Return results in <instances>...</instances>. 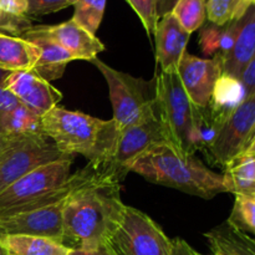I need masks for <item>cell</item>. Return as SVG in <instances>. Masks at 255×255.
<instances>
[{"mask_svg": "<svg viewBox=\"0 0 255 255\" xmlns=\"http://www.w3.org/2000/svg\"><path fill=\"white\" fill-rule=\"evenodd\" d=\"M120 183L106 182L72 194L64 209V244L94 251L110 244L126 212Z\"/></svg>", "mask_w": 255, "mask_h": 255, "instance_id": "6da1fadb", "label": "cell"}, {"mask_svg": "<svg viewBox=\"0 0 255 255\" xmlns=\"http://www.w3.org/2000/svg\"><path fill=\"white\" fill-rule=\"evenodd\" d=\"M156 114L168 143L182 156H194L206 148L216 134L204 110L187 95L177 72H159L154 85Z\"/></svg>", "mask_w": 255, "mask_h": 255, "instance_id": "7a4b0ae2", "label": "cell"}, {"mask_svg": "<svg viewBox=\"0 0 255 255\" xmlns=\"http://www.w3.org/2000/svg\"><path fill=\"white\" fill-rule=\"evenodd\" d=\"M41 122L44 134L67 156L81 154L91 163L109 164L120 133L114 120L104 121L55 106L41 117Z\"/></svg>", "mask_w": 255, "mask_h": 255, "instance_id": "3957f363", "label": "cell"}, {"mask_svg": "<svg viewBox=\"0 0 255 255\" xmlns=\"http://www.w3.org/2000/svg\"><path fill=\"white\" fill-rule=\"evenodd\" d=\"M131 172L147 181L211 199L226 193L223 174L207 168L194 156H182L169 143L152 147L137 158Z\"/></svg>", "mask_w": 255, "mask_h": 255, "instance_id": "277c9868", "label": "cell"}, {"mask_svg": "<svg viewBox=\"0 0 255 255\" xmlns=\"http://www.w3.org/2000/svg\"><path fill=\"white\" fill-rule=\"evenodd\" d=\"M92 64L100 70L109 86L114 121L120 129L139 125L156 116L154 87L142 79L119 71L95 57Z\"/></svg>", "mask_w": 255, "mask_h": 255, "instance_id": "5b68a950", "label": "cell"}, {"mask_svg": "<svg viewBox=\"0 0 255 255\" xmlns=\"http://www.w3.org/2000/svg\"><path fill=\"white\" fill-rule=\"evenodd\" d=\"M110 246L117 255H172V241L149 216L126 207Z\"/></svg>", "mask_w": 255, "mask_h": 255, "instance_id": "8992f818", "label": "cell"}, {"mask_svg": "<svg viewBox=\"0 0 255 255\" xmlns=\"http://www.w3.org/2000/svg\"><path fill=\"white\" fill-rule=\"evenodd\" d=\"M70 158L44 133L17 139L0 157V192L39 167Z\"/></svg>", "mask_w": 255, "mask_h": 255, "instance_id": "52a82bcc", "label": "cell"}, {"mask_svg": "<svg viewBox=\"0 0 255 255\" xmlns=\"http://www.w3.org/2000/svg\"><path fill=\"white\" fill-rule=\"evenodd\" d=\"M255 127V95L247 97L223 122L206 147L216 163L227 167L243 153Z\"/></svg>", "mask_w": 255, "mask_h": 255, "instance_id": "ba28073f", "label": "cell"}, {"mask_svg": "<svg viewBox=\"0 0 255 255\" xmlns=\"http://www.w3.org/2000/svg\"><path fill=\"white\" fill-rule=\"evenodd\" d=\"M161 143H168V139L156 114L142 124L120 129L114 154L107 167L121 182L131 172L132 164L141 154Z\"/></svg>", "mask_w": 255, "mask_h": 255, "instance_id": "9c48e42d", "label": "cell"}, {"mask_svg": "<svg viewBox=\"0 0 255 255\" xmlns=\"http://www.w3.org/2000/svg\"><path fill=\"white\" fill-rule=\"evenodd\" d=\"M69 198L51 206L0 217V234L45 237L64 244V209Z\"/></svg>", "mask_w": 255, "mask_h": 255, "instance_id": "30bf717a", "label": "cell"}, {"mask_svg": "<svg viewBox=\"0 0 255 255\" xmlns=\"http://www.w3.org/2000/svg\"><path fill=\"white\" fill-rule=\"evenodd\" d=\"M177 74L191 101L203 111L208 107L217 80L222 75V61L217 56L201 59L186 52Z\"/></svg>", "mask_w": 255, "mask_h": 255, "instance_id": "8fae6325", "label": "cell"}, {"mask_svg": "<svg viewBox=\"0 0 255 255\" xmlns=\"http://www.w3.org/2000/svg\"><path fill=\"white\" fill-rule=\"evenodd\" d=\"M4 87L19 100L22 106L41 117L57 106L62 99V94L56 87L32 70L10 72Z\"/></svg>", "mask_w": 255, "mask_h": 255, "instance_id": "7c38bea8", "label": "cell"}, {"mask_svg": "<svg viewBox=\"0 0 255 255\" xmlns=\"http://www.w3.org/2000/svg\"><path fill=\"white\" fill-rule=\"evenodd\" d=\"M31 30L59 44L70 52L75 60L91 62L100 52L105 50V45L97 39L96 35L90 34L72 19L57 25L31 26Z\"/></svg>", "mask_w": 255, "mask_h": 255, "instance_id": "4fadbf2b", "label": "cell"}, {"mask_svg": "<svg viewBox=\"0 0 255 255\" xmlns=\"http://www.w3.org/2000/svg\"><path fill=\"white\" fill-rule=\"evenodd\" d=\"M153 35L156 37V61L161 71L177 72L179 62L187 52L191 34L171 12L158 20Z\"/></svg>", "mask_w": 255, "mask_h": 255, "instance_id": "5bb4252c", "label": "cell"}, {"mask_svg": "<svg viewBox=\"0 0 255 255\" xmlns=\"http://www.w3.org/2000/svg\"><path fill=\"white\" fill-rule=\"evenodd\" d=\"M247 99L246 89L241 80L222 74L217 80L208 107L204 110L207 120L216 129V133L232 112Z\"/></svg>", "mask_w": 255, "mask_h": 255, "instance_id": "9a60e30c", "label": "cell"}, {"mask_svg": "<svg viewBox=\"0 0 255 255\" xmlns=\"http://www.w3.org/2000/svg\"><path fill=\"white\" fill-rule=\"evenodd\" d=\"M21 37L31 42L36 51V62L32 71L36 72L46 81L50 82L52 80L61 79L67 64L75 61L72 55L67 52L64 47H61L49 37L34 32L31 27Z\"/></svg>", "mask_w": 255, "mask_h": 255, "instance_id": "2e32d148", "label": "cell"}, {"mask_svg": "<svg viewBox=\"0 0 255 255\" xmlns=\"http://www.w3.org/2000/svg\"><path fill=\"white\" fill-rule=\"evenodd\" d=\"M255 54V4L249 7L243 16L241 31L234 46L222 61V74L229 75L236 79L241 77L246 65L251 61Z\"/></svg>", "mask_w": 255, "mask_h": 255, "instance_id": "e0dca14e", "label": "cell"}, {"mask_svg": "<svg viewBox=\"0 0 255 255\" xmlns=\"http://www.w3.org/2000/svg\"><path fill=\"white\" fill-rule=\"evenodd\" d=\"M7 255H70L71 248L51 238L26 234H0Z\"/></svg>", "mask_w": 255, "mask_h": 255, "instance_id": "ac0fdd59", "label": "cell"}, {"mask_svg": "<svg viewBox=\"0 0 255 255\" xmlns=\"http://www.w3.org/2000/svg\"><path fill=\"white\" fill-rule=\"evenodd\" d=\"M213 254L255 255V242L251 236L232 227L228 222L206 233Z\"/></svg>", "mask_w": 255, "mask_h": 255, "instance_id": "d6986e66", "label": "cell"}, {"mask_svg": "<svg viewBox=\"0 0 255 255\" xmlns=\"http://www.w3.org/2000/svg\"><path fill=\"white\" fill-rule=\"evenodd\" d=\"M36 51L31 42L20 36L0 34V69L5 71L32 70Z\"/></svg>", "mask_w": 255, "mask_h": 255, "instance_id": "ffe728a7", "label": "cell"}, {"mask_svg": "<svg viewBox=\"0 0 255 255\" xmlns=\"http://www.w3.org/2000/svg\"><path fill=\"white\" fill-rule=\"evenodd\" d=\"M41 133H44L41 116L21 104L0 116V134L6 138L19 139Z\"/></svg>", "mask_w": 255, "mask_h": 255, "instance_id": "44dd1931", "label": "cell"}, {"mask_svg": "<svg viewBox=\"0 0 255 255\" xmlns=\"http://www.w3.org/2000/svg\"><path fill=\"white\" fill-rule=\"evenodd\" d=\"M227 192L255 197V157L239 156L223 173Z\"/></svg>", "mask_w": 255, "mask_h": 255, "instance_id": "7402d4cb", "label": "cell"}, {"mask_svg": "<svg viewBox=\"0 0 255 255\" xmlns=\"http://www.w3.org/2000/svg\"><path fill=\"white\" fill-rule=\"evenodd\" d=\"M255 0H207V19L218 26H224L246 15Z\"/></svg>", "mask_w": 255, "mask_h": 255, "instance_id": "603a6c76", "label": "cell"}, {"mask_svg": "<svg viewBox=\"0 0 255 255\" xmlns=\"http://www.w3.org/2000/svg\"><path fill=\"white\" fill-rule=\"evenodd\" d=\"M74 20L90 34L96 35L104 19L106 0H74Z\"/></svg>", "mask_w": 255, "mask_h": 255, "instance_id": "cb8c5ba5", "label": "cell"}, {"mask_svg": "<svg viewBox=\"0 0 255 255\" xmlns=\"http://www.w3.org/2000/svg\"><path fill=\"white\" fill-rule=\"evenodd\" d=\"M172 14L182 27L192 34L204 25L207 19V0H178Z\"/></svg>", "mask_w": 255, "mask_h": 255, "instance_id": "d4e9b609", "label": "cell"}, {"mask_svg": "<svg viewBox=\"0 0 255 255\" xmlns=\"http://www.w3.org/2000/svg\"><path fill=\"white\" fill-rule=\"evenodd\" d=\"M229 224L238 231L255 236V198L237 194L234 206L228 218Z\"/></svg>", "mask_w": 255, "mask_h": 255, "instance_id": "484cf974", "label": "cell"}, {"mask_svg": "<svg viewBox=\"0 0 255 255\" xmlns=\"http://www.w3.org/2000/svg\"><path fill=\"white\" fill-rule=\"evenodd\" d=\"M126 1L131 5L134 12L138 15L147 35L148 36L153 35L157 22L159 20L157 16L156 0H126Z\"/></svg>", "mask_w": 255, "mask_h": 255, "instance_id": "4316f807", "label": "cell"}, {"mask_svg": "<svg viewBox=\"0 0 255 255\" xmlns=\"http://www.w3.org/2000/svg\"><path fill=\"white\" fill-rule=\"evenodd\" d=\"M71 5L72 0H27V9L25 15L32 20L51 12L60 11Z\"/></svg>", "mask_w": 255, "mask_h": 255, "instance_id": "83f0119b", "label": "cell"}, {"mask_svg": "<svg viewBox=\"0 0 255 255\" xmlns=\"http://www.w3.org/2000/svg\"><path fill=\"white\" fill-rule=\"evenodd\" d=\"M32 26L31 19L7 14L0 9V34L21 37Z\"/></svg>", "mask_w": 255, "mask_h": 255, "instance_id": "f1b7e54d", "label": "cell"}, {"mask_svg": "<svg viewBox=\"0 0 255 255\" xmlns=\"http://www.w3.org/2000/svg\"><path fill=\"white\" fill-rule=\"evenodd\" d=\"M223 27L224 26H218V25H214L212 22L203 26V29L201 30V35H199V45H201L202 51L204 54H218Z\"/></svg>", "mask_w": 255, "mask_h": 255, "instance_id": "f546056e", "label": "cell"}, {"mask_svg": "<svg viewBox=\"0 0 255 255\" xmlns=\"http://www.w3.org/2000/svg\"><path fill=\"white\" fill-rule=\"evenodd\" d=\"M239 80L246 89L247 97L255 95V54L251 59V61L246 65Z\"/></svg>", "mask_w": 255, "mask_h": 255, "instance_id": "4dcf8cb0", "label": "cell"}, {"mask_svg": "<svg viewBox=\"0 0 255 255\" xmlns=\"http://www.w3.org/2000/svg\"><path fill=\"white\" fill-rule=\"evenodd\" d=\"M0 9L7 14L26 16L27 0H0Z\"/></svg>", "mask_w": 255, "mask_h": 255, "instance_id": "1f68e13d", "label": "cell"}, {"mask_svg": "<svg viewBox=\"0 0 255 255\" xmlns=\"http://www.w3.org/2000/svg\"><path fill=\"white\" fill-rule=\"evenodd\" d=\"M20 102L4 85H0V116L19 106Z\"/></svg>", "mask_w": 255, "mask_h": 255, "instance_id": "d6a6232c", "label": "cell"}, {"mask_svg": "<svg viewBox=\"0 0 255 255\" xmlns=\"http://www.w3.org/2000/svg\"><path fill=\"white\" fill-rule=\"evenodd\" d=\"M186 241L176 238L172 241V255H198Z\"/></svg>", "mask_w": 255, "mask_h": 255, "instance_id": "836d02e7", "label": "cell"}, {"mask_svg": "<svg viewBox=\"0 0 255 255\" xmlns=\"http://www.w3.org/2000/svg\"><path fill=\"white\" fill-rule=\"evenodd\" d=\"M70 255H117L110 244L100 248L94 249V251H81V249H71Z\"/></svg>", "mask_w": 255, "mask_h": 255, "instance_id": "e575fe53", "label": "cell"}, {"mask_svg": "<svg viewBox=\"0 0 255 255\" xmlns=\"http://www.w3.org/2000/svg\"><path fill=\"white\" fill-rule=\"evenodd\" d=\"M177 2H178V0H156V9L158 19L163 17L164 15L171 14Z\"/></svg>", "mask_w": 255, "mask_h": 255, "instance_id": "d590c367", "label": "cell"}, {"mask_svg": "<svg viewBox=\"0 0 255 255\" xmlns=\"http://www.w3.org/2000/svg\"><path fill=\"white\" fill-rule=\"evenodd\" d=\"M16 141H17V139L6 138V137H4V136H1V134H0V157H1L2 154H4L5 152H6L7 149H9L10 147H11L12 144H14Z\"/></svg>", "mask_w": 255, "mask_h": 255, "instance_id": "8d00e7d4", "label": "cell"}, {"mask_svg": "<svg viewBox=\"0 0 255 255\" xmlns=\"http://www.w3.org/2000/svg\"><path fill=\"white\" fill-rule=\"evenodd\" d=\"M241 156H252V157H255V138L251 142V143L248 144V147H247V148L244 149L243 153H242ZM237 158H238V157H237Z\"/></svg>", "mask_w": 255, "mask_h": 255, "instance_id": "74e56055", "label": "cell"}, {"mask_svg": "<svg viewBox=\"0 0 255 255\" xmlns=\"http://www.w3.org/2000/svg\"><path fill=\"white\" fill-rule=\"evenodd\" d=\"M9 75H10L9 71H5V70L0 69V85H4L5 80H6V77L9 76Z\"/></svg>", "mask_w": 255, "mask_h": 255, "instance_id": "f35d334b", "label": "cell"}, {"mask_svg": "<svg viewBox=\"0 0 255 255\" xmlns=\"http://www.w3.org/2000/svg\"><path fill=\"white\" fill-rule=\"evenodd\" d=\"M0 255H7L6 251L4 249V247L1 246V243H0Z\"/></svg>", "mask_w": 255, "mask_h": 255, "instance_id": "ab89813d", "label": "cell"}, {"mask_svg": "<svg viewBox=\"0 0 255 255\" xmlns=\"http://www.w3.org/2000/svg\"><path fill=\"white\" fill-rule=\"evenodd\" d=\"M254 138H255V127H254V129H253V133H252V137H251V139H249V143H251V142L253 141ZM249 143H248V144H249ZM247 147H248V146H247ZM247 147H246V148H247Z\"/></svg>", "mask_w": 255, "mask_h": 255, "instance_id": "60d3db41", "label": "cell"}, {"mask_svg": "<svg viewBox=\"0 0 255 255\" xmlns=\"http://www.w3.org/2000/svg\"><path fill=\"white\" fill-rule=\"evenodd\" d=\"M252 239H253V241L255 242V236H253V237H252Z\"/></svg>", "mask_w": 255, "mask_h": 255, "instance_id": "b9f144b4", "label": "cell"}, {"mask_svg": "<svg viewBox=\"0 0 255 255\" xmlns=\"http://www.w3.org/2000/svg\"><path fill=\"white\" fill-rule=\"evenodd\" d=\"M213 255H219V254H213Z\"/></svg>", "mask_w": 255, "mask_h": 255, "instance_id": "7bdbcfd3", "label": "cell"}, {"mask_svg": "<svg viewBox=\"0 0 255 255\" xmlns=\"http://www.w3.org/2000/svg\"><path fill=\"white\" fill-rule=\"evenodd\" d=\"M72 2H74V0H72Z\"/></svg>", "mask_w": 255, "mask_h": 255, "instance_id": "ee69618b", "label": "cell"}, {"mask_svg": "<svg viewBox=\"0 0 255 255\" xmlns=\"http://www.w3.org/2000/svg\"><path fill=\"white\" fill-rule=\"evenodd\" d=\"M198 255H201V254H198Z\"/></svg>", "mask_w": 255, "mask_h": 255, "instance_id": "f6af8a7d", "label": "cell"}, {"mask_svg": "<svg viewBox=\"0 0 255 255\" xmlns=\"http://www.w3.org/2000/svg\"><path fill=\"white\" fill-rule=\"evenodd\" d=\"M254 198H255V197H254Z\"/></svg>", "mask_w": 255, "mask_h": 255, "instance_id": "bcb514c9", "label": "cell"}]
</instances>
